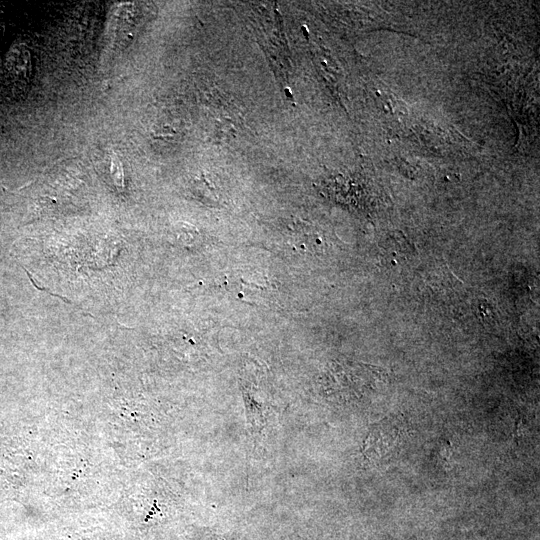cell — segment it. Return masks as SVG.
<instances>
[{
	"label": "cell",
	"mask_w": 540,
	"mask_h": 540,
	"mask_svg": "<svg viewBox=\"0 0 540 540\" xmlns=\"http://www.w3.org/2000/svg\"><path fill=\"white\" fill-rule=\"evenodd\" d=\"M404 432L403 423L397 417H387L371 426L363 444V455L369 461H377L391 452L400 442Z\"/></svg>",
	"instance_id": "6da1fadb"
},
{
	"label": "cell",
	"mask_w": 540,
	"mask_h": 540,
	"mask_svg": "<svg viewBox=\"0 0 540 540\" xmlns=\"http://www.w3.org/2000/svg\"><path fill=\"white\" fill-rule=\"evenodd\" d=\"M409 243L401 234L390 236L382 244L384 258L392 265L401 263L409 253Z\"/></svg>",
	"instance_id": "7a4b0ae2"
},
{
	"label": "cell",
	"mask_w": 540,
	"mask_h": 540,
	"mask_svg": "<svg viewBox=\"0 0 540 540\" xmlns=\"http://www.w3.org/2000/svg\"><path fill=\"white\" fill-rule=\"evenodd\" d=\"M111 175L115 184L119 188H123V167L122 163L115 153L111 157Z\"/></svg>",
	"instance_id": "3957f363"
}]
</instances>
